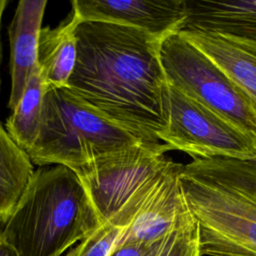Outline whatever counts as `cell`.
Returning <instances> with one entry per match:
<instances>
[{
	"label": "cell",
	"instance_id": "cell-6",
	"mask_svg": "<svg viewBox=\"0 0 256 256\" xmlns=\"http://www.w3.org/2000/svg\"><path fill=\"white\" fill-rule=\"evenodd\" d=\"M166 80L256 138V111L242 91L179 32L160 45Z\"/></svg>",
	"mask_w": 256,
	"mask_h": 256
},
{
	"label": "cell",
	"instance_id": "cell-18",
	"mask_svg": "<svg viewBox=\"0 0 256 256\" xmlns=\"http://www.w3.org/2000/svg\"><path fill=\"white\" fill-rule=\"evenodd\" d=\"M165 238L150 244L127 243L123 245H118L114 247V249L108 256H158L165 241Z\"/></svg>",
	"mask_w": 256,
	"mask_h": 256
},
{
	"label": "cell",
	"instance_id": "cell-7",
	"mask_svg": "<svg viewBox=\"0 0 256 256\" xmlns=\"http://www.w3.org/2000/svg\"><path fill=\"white\" fill-rule=\"evenodd\" d=\"M167 125L158 134L168 150L195 158H235L256 162V138L189 97L167 81Z\"/></svg>",
	"mask_w": 256,
	"mask_h": 256
},
{
	"label": "cell",
	"instance_id": "cell-21",
	"mask_svg": "<svg viewBox=\"0 0 256 256\" xmlns=\"http://www.w3.org/2000/svg\"><path fill=\"white\" fill-rule=\"evenodd\" d=\"M78 251H79V244L76 247H74L73 249H71L65 256H76Z\"/></svg>",
	"mask_w": 256,
	"mask_h": 256
},
{
	"label": "cell",
	"instance_id": "cell-9",
	"mask_svg": "<svg viewBox=\"0 0 256 256\" xmlns=\"http://www.w3.org/2000/svg\"><path fill=\"white\" fill-rule=\"evenodd\" d=\"M181 168L182 164L169 163L115 246L160 241L193 215L181 186Z\"/></svg>",
	"mask_w": 256,
	"mask_h": 256
},
{
	"label": "cell",
	"instance_id": "cell-5",
	"mask_svg": "<svg viewBox=\"0 0 256 256\" xmlns=\"http://www.w3.org/2000/svg\"><path fill=\"white\" fill-rule=\"evenodd\" d=\"M167 151L164 144L141 142L74 169L102 225L129 226L171 162Z\"/></svg>",
	"mask_w": 256,
	"mask_h": 256
},
{
	"label": "cell",
	"instance_id": "cell-1",
	"mask_svg": "<svg viewBox=\"0 0 256 256\" xmlns=\"http://www.w3.org/2000/svg\"><path fill=\"white\" fill-rule=\"evenodd\" d=\"M77 59L67 88L141 140L161 143L167 80L163 40L120 24L80 21Z\"/></svg>",
	"mask_w": 256,
	"mask_h": 256
},
{
	"label": "cell",
	"instance_id": "cell-2",
	"mask_svg": "<svg viewBox=\"0 0 256 256\" xmlns=\"http://www.w3.org/2000/svg\"><path fill=\"white\" fill-rule=\"evenodd\" d=\"M180 182L198 222L203 256H256V162L195 158Z\"/></svg>",
	"mask_w": 256,
	"mask_h": 256
},
{
	"label": "cell",
	"instance_id": "cell-14",
	"mask_svg": "<svg viewBox=\"0 0 256 256\" xmlns=\"http://www.w3.org/2000/svg\"><path fill=\"white\" fill-rule=\"evenodd\" d=\"M34 172L27 152L0 124V226L12 214Z\"/></svg>",
	"mask_w": 256,
	"mask_h": 256
},
{
	"label": "cell",
	"instance_id": "cell-17",
	"mask_svg": "<svg viewBox=\"0 0 256 256\" xmlns=\"http://www.w3.org/2000/svg\"><path fill=\"white\" fill-rule=\"evenodd\" d=\"M124 229L104 224L79 244L76 256H108L114 249Z\"/></svg>",
	"mask_w": 256,
	"mask_h": 256
},
{
	"label": "cell",
	"instance_id": "cell-19",
	"mask_svg": "<svg viewBox=\"0 0 256 256\" xmlns=\"http://www.w3.org/2000/svg\"><path fill=\"white\" fill-rule=\"evenodd\" d=\"M0 256H19L17 251L0 235Z\"/></svg>",
	"mask_w": 256,
	"mask_h": 256
},
{
	"label": "cell",
	"instance_id": "cell-4",
	"mask_svg": "<svg viewBox=\"0 0 256 256\" xmlns=\"http://www.w3.org/2000/svg\"><path fill=\"white\" fill-rule=\"evenodd\" d=\"M141 142L145 141L107 118L67 87H50L45 90L37 139L26 152L38 166L56 164L74 170Z\"/></svg>",
	"mask_w": 256,
	"mask_h": 256
},
{
	"label": "cell",
	"instance_id": "cell-15",
	"mask_svg": "<svg viewBox=\"0 0 256 256\" xmlns=\"http://www.w3.org/2000/svg\"><path fill=\"white\" fill-rule=\"evenodd\" d=\"M45 90L39 66H36L27 79L21 99L5 123L7 133L25 151L32 147L39 133Z\"/></svg>",
	"mask_w": 256,
	"mask_h": 256
},
{
	"label": "cell",
	"instance_id": "cell-13",
	"mask_svg": "<svg viewBox=\"0 0 256 256\" xmlns=\"http://www.w3.org/2000/svg\"><path fill=\"white\" fill-rule=\"evenodd\" d=\"M80 22L72 11L69 20L55 28H42L38 42V66L45 88L66 87L77 59L76 27Z\"/></svg>",
	"mask_w": 256,
	"mask_h": 256
},
{
	"label": "cell",
	"instance_id": "cell-8",
	"mask_svg": "<svg viewBox=\"0 0 256 256\" xmlns=\"http://www.w3.org/2000/svg\"><path fill=\"white\" fill-rule=\"evenodd\" d=\"M80 21H101L142 30L164 40L185 28V0H74Z\"/></svg>",
	"mask_w": 256,
	"mask_h": 256
},
{
	"label": "cell",
	"instance_id": "cell-20",
	"mask_svg": "<svg viewBox=\"0 0 256 256\" xmlns=\"http://www.w3.org/2000/svg\"><path fill=\"white\" fill-rule=\"evenodd\" d=\"M7 0H0V27H1V19L2 15L4 13L5 7L7 5ZM1 59H2V52H1V40H0V64H1ZM0 85H1V80H0Z\"/></svg>",
	"mask_w": 256,
	"mask_h": 256
},
{
	"label": "cell",
	"instance_id": "cell-10",
	"mask_svg": "<svg viewBox=\"0 0 256 256\" xmlns=\"http://www.w3.org/2000/svg\"><path fill=\"white\" fill-rule=\"evenodd\" d=\"M179 33L242 91L256 111V41L198 29Z\"/></svg>",
	"mask_w": 256,
	"mask_h": 256
},
{
	"label": "cell",
	"instance_id": "cell-11",
	"mask_svg": "<svg viewBox=\"0 0 256 256\" xmlns=\"http://www.w3.org/2000/svg\"><path fill=\"white\" fill-rule=\"evenodd\" d=\"M46 4V0L19 1L8 29L11 73L8 108L11 110L21 99L32 70L38 66V42Z\"/></svg>",
	"mask_w": 256,
	"mask_h": 256
},
{
	"label": "cell",
	"instance_id": "cell-16",
	"mask_svg": "<svg viewBox=\"0 0 256 256\" xmlns=\"http://www.w3.org/2000/svg\"><path fill=\"white\" fill-rule=\"evenodd\" d=\"M158 256H203L199 225L194 215L167 235Z\"/></svg>",
	"mask_w": 256,
	"mask_h": 256
},
{
	"label": "cell",
	"instance_id": "cell-3",
	"mask_svg": "<svg viewBox=\"0 0 256 256\" xmlns=\"http://www.w3.org/2000/svg\"><path fill=\"white\" fill-rule=\"evenodd\" d=\"M102 226L74 170L37 169L0 235L19 256H61Z\"/></svg>",
	"mask_w": 256,
	"mask_h": 256
},
{
	"label": "cell",
	"instance_id": "cell-12",
	"mask_svg": "<svg viewBox=\"0 0 256 256\" xmlns=\"http://www.w3.org/2000/svg\"><path fill=\"white\" fill-rule=\"evenodd\" d=\"M184 29H198L256 41V0H185Z\"/></svg>",
	"mask_w": 256,
	"mask_h": 256
}]
</instances>
